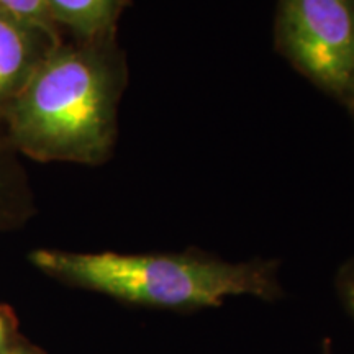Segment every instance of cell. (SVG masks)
Returning <instances> with one entry per match:
<instances>
[{"label":"cell","mask_w":354,"mask_h":354,"mask_svg":"<svg viewBox=\"0 0 354 354\" xmlns=\"http://www.w3.org/2000/svg\"><path fill=\"white\" fill-rule=\"evenodd\" d=\"M115 37L61 41L13 100L2 130L19 156L100 166L112 156L127 87Z\"/></svg>","instance_id":"cell-1"},{"label":"cell","mask_w":354,"mask_h":354,"mask_svg":"<svg viewBox=\"0 0 354 354\" xmlns=\"http://www.w3.org/2000/svg\"><path fill=\"white\" fill-rule=\"evenodd\" d=\"M336 287H338L343 305L346 307L349 315L354 318V259L348 261L339 269L338 277H336Z\"/></svg>","instance_id":"cell-8"},{"label":"cell","mask_w":354,"mask_h":354,"mask_svg":"<svg viewBox=\"0 0 354 354\" xmlns=\"http://www.w3.org/2000/svg\"><path fill=\"white\" fill-rule=\"evenodd\" d=\"M276 50L354 113V0H277Z\"/></svg>","instance_id":"cell-3"},{"label":"cell","mask_w":354,"mask_h":354,"mask_svg":"<svg viewBox=\"0 0 354 354\" xmlns=\"http://www.w3.org/2000/svg\"><path fill=\"white\" fill-rule=\"evenodd\" d=\"M325 354H330V351H325Z\"/></svg>","instance_id":"cell-11"},{"label":"cell","mask_w":354,"mask_h":354,"mask_svg":"<svg viewBox=\"0 0 354 354\" xmlns=\"http://www.w3.org/2000/svg\"><path fill=\"white\" fill-rule=\"evenodd\" d=\"M33 212V192L19 153L0 130V232L13 228Z\"/></svg>","instance_id":"cell-6"},{"label":"cell","mask_w":354,"mask_h":354,"mask_svg":"<svg viewBox=\"0 0 354 354\" xmlns=\"http://www.w3.org/2000/svg\"><path fill=\"white\" fill-rule=\"evenodd\" d=\"M55 25L64 26L74 39L88 41L115 37L125 0H46Z\"/></svg>","instance_id":"cell-5"},{"label":"cell","mask_w":354,"mask_h":354,"mask_svg":"<svg viewBox=\"0 0 354 354\" xmlns=\"http://www.w3.org/2000/svg\"><path fill=\"white\" fill-rule=\"evenodd\" d=\"M61 41L63 38L56 39L21 24L0 8V130L8 109L33 71Z\"/></svg>","instance_id":"cell-4"},{"label":"cell","mask_w":354,"mask_h":354,"mask_svg":"<svg viewBox=\"0 0 354 354\" xmlns=\"http://www.w3.org/2000/svg\"><path fill=\"white\" fill-rule=\"evenodd\" d=\"M7 354H26V353H7Z\"/></svg>","instance_id":"cell-10"},{"label":"cell","mask_w":354,"mask_h":354,"mask_svg":"<svg viewBox=\"0 0 354 354\" xmlns=\"http://www.w3.org/2000/svg\"><path fill=\"white\" fill-rule=\"evenodd\" d=\"M35 268L68 284L123 302L171 310L216 307L228 297L281 295L276 261L230 263L197 251L176 254L69 253L37 250Z\"/></svg>","instance_id":"cell-2"},{"label":"cell","mask_w":354,"mask_h":354,"mask_svg":"<svg viewBox=\"0 0 354 354\" xmlns=\"http://www.w3.org/2000/svg\"><path fill=\"white\" fill-rule=\"evenodd\" d=\"M0 8L21 24L33 26L53 38L61 39L59 28L51 19L46 0H0Z\"/></svg>","instance_id":"cell-7"},{"label":"cell","mask_w":354,"mask_h":354,"mask_svg":"<svg viewBox=\"0 0 354 354\" xmlns=\"http://www.w3.org/2000/svg\"><path fill=\"white\" fill-rule=\"evenodd\" d=\"M7 342V325H6V320H3V317L0 315V348L3 346Z\"/></svg>","instance_id":"cell-9"}]
</instances>
